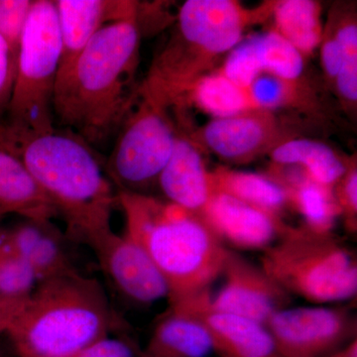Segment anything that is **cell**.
Instances as JSON below:
<instances>
[{
  "label": "cell",
  "instance_id": "1",
  "mask_svg": "<svg viewBox=\"0 0 357 357\" xmlns=\"http://www.w3.org/2000/svg\"><path fill=\"white\" fill-rule=\"evenodd\" d=\"M0 143L22 160L70 236L88 244L112 230L117 192L105 160L69 129L32 132L0 121Z\"/></svg>",
  "mask_w": 357,
  "mask_h": 357
},
{
  "label": "cell",
  "instance_id": "2",
  "mask_svg": "<svg viewBox=\"0 0 357 357\" xmlns=\"http://www.w3.org/2000/svg\"><path fill=\"white\" fill-rule=\"evenodd\" d=\"M135 18L103 26L56 84L54 116L93 147L117 132L137 100L141 34Z\"/></svg>",
  "mask_w": 357,
  "mask_h": 357
},
{
  "label": "cell",
  "instance_id": "3",
  "mask_svg": "<svg viewBox=\"0 0 357 357\" xmlns=\"http://www.w3.org/2000/svg\"><path fill=\"white\" fill-rule=\"evenodd\" d=\"M126 236L146 251L169 288V304L210 292L229 249L198 215L137 192L117 191Z\"/></svg>",
  "mask_w": 357,
  "mask_h": 357
},
{
  "label": "cell",
  "instance_id": "4",
  "mask_svg": "<svg viewBox=\"0 0 357 357\" xmlns=\"http://www.w3.org/2000/svg\"><path fill=\"white\" fill-rule=\"evenodd\" d=\"M117 326L100 282L76 272L40 282L6 333L18 357H76Z\"/></svg>",
  "mask_w": 357,
  "mask_h": 357
},
{
  "label": "cell",
  "instance_id": "5",
  "mask_svg": "<svg viewBox=\"0 0 357 357\" xmlns=\"http://www.w3.org/2000/svg\"><path fill=\"white\" fill-rule=\"evenodd\" d=\"M272 6L251 10L234 0H188L178 10L175 31L153 61L152 74L168 88H190L206 62L229 53L248 26L271 14Z\"/></svg>",
  "mask_w": 357,
  "mask_h": 357
},
{
  "label": "cell",
  "instance_id": "6",
  "mask_svg": "<svg viewBox=\"0 0 357 357\" xmlns=\"http://www.w3.org/2000/svg\"><path fill=\"white\" fill-rule=\"evenodd\" d=\"M260 267L290 295L314 304L356 298L357 260L332 234L286 227L263 250Z\"/></svg>",
  "mask_w": 357,
  "mask_h": 357
},
{
  "label": "cell",
  "instance_id": "7",
  "mask_svg": "<svg viewBox=\"0 0 357 357\" xmlns=\"http://www.w3.org/2000/svg\"><path fill=\"white\" fill-rule=\"evenodd\" d=\"M61 62V37L53 0H33L17 52L13 96L3 119L47 132L55 126L54 96Z\"/></svg>",
  "mask_w": 357,
  "mask_h": 357
},
{
  "label": "cell",
  "instance_id": "8",
  "mask_svg": "<svg viewBox=\"0 0 357 357\" xmlns=\"http://www.w3.org/2000/svg\"><path fill=\"white\" fill-rule=\"evenodd\" d=\"M168 109L139 89L105 159V171L117 191L141 194V190L158 182L178 135Z\"/></svg>",
  "mask_w": 357,
  "mask_h": 357
},
{
  "label": "cell",
  "instance_id": "9",
  "mask_svg": "<svg viewBox=\"0 0 357 357\" xmlns=\"http://www.w3.org/2000/svg\"><path fill=\"white\" fill-rule=\"evenodd\" d=\"M282 357H324L356 338V318L345 307H285L266 324Z\"/></svg>",
  "mask_w": 357,
  "mask_h": 357
},
{
  "label": "cell",
  "instance_id": "10",
  "mask_svg": "<svg viewBox=\"0 0 357 357\" xmlns=\"http://www.w3.org/2000/svg\"><path fill=\"white\" fill-rule=\"evenodd\" d=\"M225 284L210 307L266 326L275 312L290 307L291 295L243 256L229 250L222 274Z\"/></svg>",
  "mask_w": 357,
  "mask_h": 357
},
{
  "label": "cell",
  "instance_id": "11",
  "mask_svg": "<svg viewBox=\"0 0 357 357\" xmlns=\"http://www.w3.org/2000/svg\"><path fill=\"white\" fill-rule=\"evenodd\" d=\"M103 272L128 299L152 304L168 298L165 278L139 244L114 230L100 234L88 243Z\"/></svg>",
  "mask_w": 357,
  "mask_h": 357
},
{
  "label": "cell",
  "instance_id": "12",
  "mask_svg": "<svg viewBox=\"0 0 357 357\" xmlns=\"http://www.w3.org/2000/svg\"><path fill=\"white\" fill-rule=\"evenodd\" d=\"M211 293L169 304L198 317L210 335L213 354L220 357H282L266 326L252 319L215 311Z\"/></svg>",
  "mask_w": 357,
  "mask_h": 357
},
{
  "label": "cell",
  "instance_id": "13",
  "mask_svg": "<svg viewBox=\"0 0 357 357\" xmlns=\"http://www.w3.org/2000/svg\"><path fill=\"white\" fill-rule=\"evenodd\" d=\"M201 218L222 243L264 250L280 238L286 227L278 217L215 192Z\"/></svg>",
  "mask_w": 357,
  "mask_h": 357
},
{
  "label": "cell",
  "instance_id": "14",
  "mask_svg": "<svg viewBox=\"0 0 357 357\" xmlns=\"http://www.w3.org/2000/svg\"><path fill=\"white\" fill-rule=\"evenodd\" d=\"M61 37L58 79L72 69L89 41L103 26L135 17L137 1L55 0Z\"/></svg>",
  "mask_w": 357,
  "mask_h": 357
},
{
  "label": "cell",
  "instance_id": "15",
  "mask_svg": "<svg viewBox=\"0 0 357 357\" xmlns=\"http://www.w3.org/2000/svg\"><path fill=\"white\" fill-rule=\"evenodd\" d=\"M157 184L168 203L199 218L213 195L211 173L206 170L199 147L178 132L173 153Z\"/></svg>",
  "mask_w": 357,
  "mask_h": 357
},
{
  "label": "cell",
  "instance_id": "16",
  "mask_svg": "<svg viewBox=\"0 0 357 357\" xmlns=\"http://www.w3.org/2000/svg\"><path fill=\"white\" fill-rule=\"evenodd\" d=\"M0 234L4 243L30 265L38 283L79 272L50 220H26Z\"/></svg>",
  "mask_w": 357,
  "mask_h": 357
},
{
  "label": "cell",
  "instance_id": "17",
  "mask_svg": "<svg viewBox=\"0 0 357 357\" xmlns=\"http://www.w3.org/2000/svg\"><path fill=\"white\" fill-rule=\"evenodd\" d=\"M266 112L215 119L203 129L202 138L206 147L225 160L243 161L264 147L273 132L271 119Z\"/></svg>",
  "mask_w": 357,
  "mask_h": 357
},
{
  "label": "cell",
  "instance_id": "18",
  "mask_svg": "<svg viewBox=\"0 0 357 357\" xmlns=\"http://www.w3.org/2000/svg\"><path fill=\"white\" fill-rule=\"evenodd\" d=\"M211 354L213 342L198 317L183 307L169 306L138 357H208Z\"/></svg>",
  "mask_w": 357,
  "mask_h": 357
},
{
  "label": "cell",
  "instance_id": "19",
  "mask_svg": "<svg viewBox=\"0 0 357 357\" xmlns=\"http://www.w3.org/2000/svg\"><path fill=\"white\" fill-rule=\"evenodd\" d=\"M0 213L26 220H50L55 206L37 184L20 157L0 143Z\"/></svg>",
  "mask_w": 357,
  "mask_h": 357
},
{
  "label": "cell",
  "instance_id": "20",
  "mask_svg": "<svg viewBox=\"0 0 357 357\" xmlns=\"http://www.w3.org/2000/svg\"><path fill=\"white\" fill-rule=\"evenodd\" d=\"M270 155L277 165L299 167L310 180L328 188L335 187L349 169L332 148L316 140L285 141Z\"/></svg>",
  "mask_w": 357,
  "mask_h": 357
},
{
  "label": "cell",
  "instance_id": "21",
  "mask_svg": "<svg viewBox=\"0 0 357 357\" xmlns=\"http://www.w3.org/2000/svg\"><path fill=\"white\" fill-rule=\"evenodd\" d=\"M287 192L288 202L304 218L305 229L318 234H332L337 218L342 215L333 188L310 180L304 172L291 173L277 181Z\"/></svg>",
  "mask_w": 357,
  "mask_h": 357
},
{
  "label": "cell",
  "instance_id": "22",
  "mask_svg": "<svg viewBox=\"0 0 357 357\" xmlns=\"http://www.w3.org/2000/svg\"><path fill=\"white\" fill-rule=\"evenodd\" d=\"M211 178L213 192L229 195L272 215H277L289 203L285 189L274 178L261 174L218 168Z\"/></svg>",
  "mask_w": 357,
  "mask_h": 357
},
{
  "label": "cell",
  "instance_id": "23",
  "mask_svg": "<svg viewBox=\"0 0 357 357\" xmlns=\"http://www.w3.org/2000/svg\"><path fill=\"white\" fill-rule=\"evenodd\" d=\"M275 31L292 44L304 57L321 44V7L312 0H282L272 6Z\"/></svg>",
  "mask_w": 357,
  "mask_h": 357
},
{
  "label": "cell",
  "instance_id": "24",
  "mask_svg": "<svg viewBox=\"0 0 357 357\" xmlns=\"http://www.w3.org/2000/svg\"><path fill=\"white\" fill-rule=\"evenodd\" d=\"M192 102L215 119H227L255 112L248 91L239 88L220 72L202 76L187 93Z\"/></svg>",
  "mask_w": 357,
  "mask_h": 357
},
{
  "label": "cell",
  "instance_id": "25",
  "mask_svg": "<svg viewBox=\"0 0 357 357\" xmlns=\"http://www.w3.org/2000/svg\"><path fill=\"white\" fill-rule=\"evenodd\" d=\"M262 74L295 83L305 69V57L275 30L253 35Z\"/></svg>",
  "mask_w": 357,
  "mask_h": 357
},
{
  "label": "cell",
  "instance_id": "26",
  "mask_svg": "<svg viewBox=\"0 0 357 357\" xmlns=\"http://www.w3.org/2000/svg\"><path fill=\"white\" fill-rule=\"evenodd\" d=\"M38 285L36 275L0 234V297L27 298Z\"/></svg>",
  "mask_w": 357,
  "mask_h": 357
},
{
  "label": "cell",
  "instance_id": "27",
  "mask_svg": "<svg viewBox=\"0 0 357 357\" xmlns=\"http://www.w3.org/2000/svg\"><path fill=\"white\" fill-rule=\"evenodd\" d=\"M220 73L239 88L248 91L253 82L262 74L253 36L243 39L227 53Z\"/></svg>",
  "mask_w": 357,
  "mask_h": 357
},
{
  "label": "cell",
  "instance_id": "28",
  "mask_svg": "<svg viewBox=\"0 0 357 357\" xmlns=\"http://www.w3.org/2000/svg\"><path fill=\"white\" fill-rule=\"evenodd\" d=\"M291 83L271 75L261 74L249 86L248 93L253 107L258 112L278 109L290 100Z\"/></svg>",
  "mask_w": 357,
  "mask_h": 357
},
{
  "label": "cell",
  "instance_id": "29",
  "mask_svg": "<svg viewBox=\"0 0 357 357\" xmlns=\"http://www.w3.org/2000/svg\"><path fill=\"white\" fill-rule=\"evenodd\" d=\"M33 6V0H0V36L17 58L21 36Z\"/></svg>",
  "mask_w": 357,
  "mask_h": 357
},
{
  "label": "cell",
  "instance_id": "30",
  "mask_svg": "<svg viewBox=\"0 0 357 357\" xmlns=\"http://www.w3.org/2000/svg\"><path fill=\"white\" fill-rule=\"evenodd\" d=\"M17 58L0 36V121L8 112L16 77Z\"/></svg>",
  "mask_w": 357,
  "mask_h": 357
},
{
  "label": "cell",
  "instance_id": "31",
  "mask_svg": "<svg viewBox=\"0 0 357 357\" xmlns=\"http://www.w3.org/2000/svg\"><path fill=\"white\" fill-rule=\"evenodd\" d=\"M337 191L333 192L340 208L345 215L347 229L351 232L356 230L357 213V172L356 169H347L344 177L337 183Z\"/></svg>",
  "mask_w": 357,
  "mask_h": 357
},
{
  "label": "cell",
  "instance_id": "32",
  "mask_svg": "<svg viewBox=\"0 0 357 357\" xmlns=\"http://www.w3.org/2000/svg\"><path fill=\"white\" fill-rule=\"evenodd\" d=\"M139 351L129 338L107 337L100 338L76 357H138Z\"/></svg>",
  "mask_w": 357,
  "mask_h": 357
},
{
  "label": "cell",
  "instance_id": "33",
  "mask_svg": "<svg viewBox=\"0 0 357 357\" xmlns=\"http://www.w3.org/2000/svg\"><path fill=\"white\" fill-rule=\"evenodd\" d=\"M335 81L337 83L340 95L347 102H356L357 100V59L344 60Z\"/></svg>",
  "mask_w": 357,
  "mask_h": 357
},
{
  "label": "cell",
  "instance_id": "34",
  "mask_svg": "<svg viewBox=\"0 0 357 357\" xmlns=\"http://www.w3.org/2000/svg\"><path fill=\"white\" fill-rule=\"evenodd\" d=\"M321 64L326 76L335 79L344 64V57L335 36L326 37L321 41Z\"/></svg>",
  "mask_w": 357,
  "mask_h": 357
},
{
  "label": "cell",
  "instance_id": "35",
  "mask_svg": "<svg viewBox=\"0 0 357 357\" xmlns=\"http://www.w3.org/2000/svg\"><path fill=\"white\" fill-rule=\"evenodd\" d=\"M344 53V60L357 58V26L354 21L344 23L333 35Z\"/></svg>",
  "mask_w": 357,
  "mask_h": 357
},
{
  "label": "cell",
  "instance_id": "36",
  "mask_svg": "<svg viewBox=\"0 0 357 357\" xmlns=\"http://www.w3.org/2000/svg\"><path fill=\"white\" fill-rule=\"evenodd\" d=\"M324 357H357V338Z\"/></svg>",
  "mask_w": 357,
  "mask_h": 357
},
{
  "label": "cell",
  "instance_id": "37",
  "mask_svg": "<svg viewBox=\"0 0 357 357\" xmlns=\"http://www.w3.org/2000/svg\"><path fill=\"white\" fill-rule=\"evenodd\" d=\"M3 213H0V218L3 217Z\"/></svg>",
  "mask_w": 357,
  "mask_h": 357
}]
</instances>
